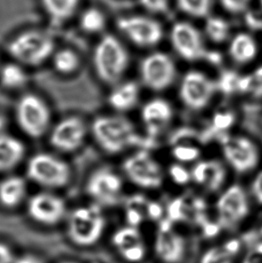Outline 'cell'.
<instances>
[{"label": "cell", "mask_w": 262, "mask_h": 263, "mask_svg": "<svg viewBox=\"0 0 262 263\" xmlns=\"http://www.w3.org/2000/svg\"><path fill=\"white\" fill-rule=\"evenodd\" d=\"M216 84L200 72L191 71L182 79L180 96L186 106L201 110L209 104L216 90Z\"/></svg>", "instance_id": "cell-16"}, {"label": "cell", "mask_w": 262, "mask_h": 263, "mask_svg": "<svg viewBox=\"0 0 262 263\" xmlns=\"http://www.w3.org/2000/svg\"><path fill=\"white\" fill-rule=\"evenodd\" d=\"M167 215L172 222L193 221V211L189 201L188 196L180 197L172 200L167 206Z\"/></svg>", "instance_id": "cell-31"}, {"label": "cell", "mask_w": 262, "mask_h": 263, "mask_svg": "<svg viewBox=\"0 0 262 263\" xmlns=\"http://www.w3.org/2000/svg\"><path fill=\"white\" fill-rule=\"evenodd\" d=\"M80 0H42L48 17L54 25L65 24L74 16Z\"/></svg>", "instance_id": "cell-25"}, {"label": "cell", "mask_w": 262, "mask_h": 263, "mask_svg": "<svg viewBox=\"0 0 262 263\" xmlns=\"http://www.w3.org/2000/svg\"><path fill=\"white\" fill-rule=\"evenodd\" d=\"M7 128H8L7 118L4 114H0V135L7 133Z\"/></svg>", "instance_id": "cell-49"}, {"label": "cell", "mask_w": 262, "mask_h": 263, "mask_svg": "<svg viewBox=\"0 0 262 263\" xmlns=\"http://www.w3.org/2000/svg\"><path fill=\"white\" fill-rule=\"evenodd\" d=\"M227 176L226 168L216 160L198 163L193 168L192 177L198 184L205 186L210 192H216L223 185Z\"/></svg>", "instance_id": "cell-21"}, {"label": "cell", "mask_w": 262, "mask_h": 263, "mask_svg": "<svg viewBox=\"0 0 262 263\" xmlns=\"http://www.w3.org/2000/svg\"><path fill=\"white\" fill-rule=\"evenodd\" d=\"M173 117L170 104L163 99L153 100L145 104L142 110V118L148 133V137L156 139L163 128L169 124Z\"/></svg>", "instance_id": "cell-20"}, {"label": "cell", "mask_w": 262, "mask_h": 263, "mask_svg": "<svg viewBox=\"0 0 262 263\" xmlns=\"http://www.w3.org/2000/svg\"><path fill=\"white\" fill-rule=\"evenodd\" d=\"M147 203L148 200L141 194H135L125 199L126 220L129 227L136 228L141 223L144 214H146Z\"/></svg>", "instance_id": "cell-29"}, {"label": "cell", "mask_w": 262, "mask_h": 263, "mask_svg": "<svg viewBox=\"0 0 262 263\" xmlns=\"http://www.w3.org/2000/svg\"><path fill=\"white\" fill-rule=\"evenodd\" d=\"M113 243L121 254L135 246L142 245L141 237L137 228L128 227L121 228L114 234Z\"/></svg>", "instance_id": "cell-30"}, {"label": "cell", "mask_w": 262, "mask_h": 263, "mask_svg": "<svg viewBox=\"0 0 262 263\" xmlns=\"http://www.w3.org/2000/svg\"><path fill=\"white\" fill-rule=\"evenodd\" d=\"M15 260L14 252L9 246L0 242V263H14Z\"/></svg>", "instance_id": "cell-43"}, {"label": "cell", "mask_w": 262, "mask_h": 263, "mask_svg": "<svg viewBox=\"0 0 262 263\" xmlns=\"http://www.w3.org/2000/svg\"><path fill=\"white\" fill-rule=\"evenodd\" d=\"M129 62L128 50L117 37L103 36L92 51V66L102 82L115 86L124 76Z\"/></svg>", "instance_id": "cell-2"}, {"label": "cell", "mask_w": 262, "mask_h": 263, "mask_svg": "<svg viewBox=\"0 0 262 263\" xmlns=\"http://www.w3.org/2000/svg\"><path fill=\"white\" fill-rule=\"evenodd\" d=\"M0 65H1V64H0Z\"/></svg>", "instance_id": "cell-55"}, {"label": "cell", "mask_w": 262, "mask_h": 263, "mask_svg": "<svg viewBox=\"0 0 262 263\" xmlns=\"http://www.w3.org/2000/svg\"><path fill=\"white\" fill-rule=\"evenodd\" d=\"M173 155L181 162H192L199 157V150L191 146H176L173 150Z\"/></svg>", "instance_id": "cell-37"}, {"label": "cell", "mask_w": 262, "mask_h": 263, "mask_svg": "<svg viewBox=\"0 0 262 263\" xmlns=\"http://www.w3.org/2000/svg\"><path fill=\"white\" fill-rule=\"evenodd\" d=\"M235 115L230 110L218 111L213 116L210 124L207 126L202 132H199V142L207 144L213 139H219L227 135V130L234 125Z\"/></svg>", "instance_id": "cell-24"}, {"label": "cell", "mask_w": 262, "mask_h": 263, "mask_svg": "<svg viewBox=\"0 0 262 263\" xmlns=\"http://www.w3.org/2000/svg\"><path fill=\"white\" fill-rule=\"evenodd\" d=\"M139 2L145 9L155 14H163L169 10V0H139Z\"/></svg>", "instance_id": "cell-38"}, {"label": "cell", "mask_w": 262, "mask_h": 263, "mask_svg": "<svg viewBox=\"0 0 262 263\" xmlns=\"http://www.w3.org/2000/svg\"><path fill=\"white\" fill-rule=\"evenodd\" d=\"M229 52L232 59L239 64L248 63L257 53L256 42L248 33H238L231 43Z\"/></svg>", "instance_id": "cell-26"}, {"label": "cell", "mask_w": 262, "mask_h": 263, "mask_svg": "<svg viewBox=\"0 0 262 263\" xmlns=\"http://www.w3.org/2000/svg\"><path fill=\"white\" fill-rule=\"evenodd\" d=\"M142 82L154 91H162L174 83L176 68L168 55L156 52L145 57L140 65Z\"/></svg>", "instance_id": "cell-11"}, {"label": "cell", "mask_w": 262, "mask_h": 263, "mask_svg": "<svg viewBox=\"0 0 262 263\" xmlns=\"http://www.w3.org/2000/svg\"><path fill=\"white\" fill-rule=\"evenodd\" d=\"M261 233H262V229H261Z\"/></svg>", "instance_id": "cell-54"}, {"label": "cell", "mask_w": 262, "mask_h": 263, "mask_svg": "<svg viewBox=\"0 0 262 263\" xmlns=\"http://www.w3.org/2000/svg\"><path fill=\"white\" fill-rule=\"evenodd\" d=\"M89 125L96 145L109 155H117L131 146L148 150L158 145L156 139L138 135L132 122L122 116L99 115Z\"/></svg>", "instance_id": "cell-1"}, {"label": "cell", "mask_w": 262, "mask_h": 263, "mask_svg": "<svg viewBox=\"0 0 262 263\" xmlns=\"http://www.w3.org/2000/svg\"><path fill=\"white\" fill-rule=\"evenodd\" d=\"M261 5H262V0H261Z\"/></svg>", "instance_id": "cell-53"}, {"label": "cell", "mask_w": 262, "mask_h": 263, "mask_svg": "<svg viewBox=\"0 0 262 263\" xmlns=\"http://www.w3.org/2000/svg\"><path fill=\"white\" fill-rule=\"evenodd\" d=\"M205 30L209 39L214 43H221L228 38L230 26L223 18L210 16L205 22Z\"/></svg>", "instance_id": "cell-32"}, {"label": "cell", "mask_w": 262, "mask_h": 263, "mask_svg": "<svg viewBox=\"0 0 262 263\" xmlns=\"http://www.w3.org/2000/svg\"><path fill=\"white\" fill-rule=\"evenodd\" d=\"M14 120L18 128L30 139H42L48 135L53 125L49 103L35 92L19 96L14 106Z\"/></svg>", "instance_id": "cell-3"}, {"label": "cell", "mask_w": 262, "mask_h": 263, "mask_svg": "<svg viewBox=\"0 0 262 263\" xmlns=\"http://www.w3.org/2000/svg\"><path fill=\"white\" fill-rule=\"evenodd\" d=\"M61 263H78V262H76V261H64V262H61Z\"/></svg>", "instance_id": "cell-51"}, {"label": "cell", "mask_w": 262, "mask_h": 263, "mask_svg": "<svg viewBox=\"0 0 262 263\" xmlns=\"http://www.w3.org/2000/svg\"><path fill=\"white\" fill-rule=\"evenodd\" d=\"M252 191L256 199L258 200V202L262 204V176L260 174L257 176V178L253 181Z\"/></svg>", "instance_id": "cell-45"}, {"label": "cell", "mask_w": 262, "mask_h": 263, "mask_svg": "<svg viewBox=\"0 0 262 263\" xmlns=\"http://www.w3.org/2000/svg\"><path fill=\"white\" fill-rule=\"evenodd\" d=\"M233 256L223 246L209 250L202 257L200 263H233Z\"/></svg>", "instance_id": "cell-36"}, {"label": "cell", "mask_w": 262, "mask_h": 263, "mask_svg": "<svg viewBox=\"0 0 262 263\" xmlns=\"http://www.w3.org/2000/svg\"><path fill=\"white\" fill-rule=\"evenodd\" d=\"M28 181L21 175H7L0 180V205L14 210L28 199Z\"/></svg>", "instance_id": "cell-19"}, {"label": "cell", "mask_w": 262, "mask_h": 263, "mask_svg": "<svg viewBox=\"0 0 262 263\" xmlns=\"http://www.w3.org/2000/svg\"><path fill=\"white\" fill-rule=\"evenodd\" d=\"M25 174L29 181L47 191L64 188L72 178V170L67 161L50 152H39L29 157Z\"/></svg>", "instance_id": "cell-5"}, {"label": "cell", "mask_w": 262, "mask_h": 263, "mask_svg": "<svg viewBox=\"0 0 262 263\" xmlns=\"http://www.w3.org/2000/svg\"><path fill=\"white\" fill-rule=\"evenodd\" d=\"M244 263H262V255L252 251L246 256Z\"/></svg>", "instance_id": "cell-48"}, {"label": "cell", "mask_w": 262, "mask_h": 263, "mask_svg": "<svg viewBox=\"0 0 262 263\" xmlns=\"http://www.w3.org/2000/svg\"><path fill=\"white\" fill-rule=\"evenodd\" d=\"M184 240L173 230V222L165 218L160 223L156 235V253L166 263L180 262L184 255Z\"/></svg>", "instance_id": "cell-17"}, {"label": "cell", "mask_w": 262, "mask_h": 263, "mask_svg": "<svg viewBox=\"0 0 262 263\" xmlns=\"http://www.w3.org/2000/svg\"><path fill=\"white\" fill-rule=\"evenodd\" d=\"M119 31L136 45H156L163 35V26L152 18L141 15L123 16L117 20Z\"/></svg>", "instance_id": "cell-10"}, {"label": "cell", "mask_w": 262, "mask_h": 263, "mask_svg": "<svg viewBox=\"0 0 262 263\" xmlns=\"http://www.w3.org/2000/svg\"><path fill=\"white\" fill-rule=\"evenodd\" d=\"M85 192L101 208L116 206L122 200V181L111 168H97L85 181Z\"/></svg>", "instance_id": "cell-8"}, {"label": "cell", "mask_w": 262, "mask_h": 263, "mask_svg": "<svg viewBox=\"0 0 262 263\" xmlns=\"http://www.w3.org/2000/svg\"><path fill=\"white\" fill-rule=\"evenodd\" d=\"M122 169L132 182L143 188H158L163 182L159 164L145 150L139 151L127 158L122 164Z\"/></svg>", "instance_id": "cell-12"}, {"label": "cell", "mask_w": 262, "mask_h": 263, "mask_svg": "<svg viewBox=\"0 0 262 263\" xmlns=\"http://www.w3.org/2000/svg\"><path fill=\"white\" fill-rule=\"evenodd\" d=\"M29 217L38 224L53 227L67 216L66 201L53 191L43 190L29 197L26 201Z\"/></svg>", "instance_id": "cell-9"}, {"label": "cell", "mask_w": 262, "mask_h": 263, "mask_svg": "<svg viewBox=\"0 0 262 263\" xmlns=\"http://www.w3.org/2000/svg\"><path fill=\"white\" fill-rule=\"evenodd\" d=\"M223 246L224 247V249L227 250V252L230 253L232 256H234L239 252L240 247H241V242H240V241L236 240V239H234V240H230L229 242L224 243Z\"/></svg>", "instance_id": "cell-47"}, {"label": "cell", "mask_w": 262, "mask_h": 263, "mask_svg": "<svg viewBox=\"0 0 262 263\" xmlns=\"http://www.w3.org/2000/svg\"><path fill=\"white\" fill-rule=\"evenodd\" d=\"M219 141L227 161L235 171L242 174L256 167L259 154L255 145L250 139L224 135Z\"/></svg>", "instance_id": "cell-15"}, {"label": "cell", "mask_w": 262, "mask_h": 263, "mask_svg": "<svg viewBox=\"0 0 262 263\" xmlns=\"http://www.w3.org/2000/svg\"><path fill=\"white\" fill-rule=\"evenodd\" d=\"M170 175L176 183L181 185L188 183L192 178L190 173L185 168L178 164H174L171 166Z\"/></svg>", "instance_id": "cell-40"}, {"label": "cell", "mask_w": 262, "mask_h": 263, "mask_svg": "<svg viewBox=\"0 0 262 263\" xmlns=\"http://www.w3.org/2000/svg\"><path fill=\"white\" fill-rule=\"evenodd\" d=\"M198 140L199 141V132L191 127H181L171 133L169 143L172 146H184V143Z\"/></svg>", "instance_id": "cell-35"}, {"label": "cell", "mask_w": 262, "mask_h": 263, "mask_svg": "<svg viewBox=\"0 0 262 263\" xmlns=\"http://www.w3.org/2000/svg\"><path fill=\"white\" fill-rule=\"evenodd\" d=\"M221 228L234 229L249 212V204L245 190L240 185H233L220 197L216 203Z\"/></svg>", "instance_id": "cell-14"}, {"label": "cell", "mask_w": 262, "mask_h": 263, "mask_svg": "<svg viewBox=\"0 0 262 263\" xmlns=\"http://www.w3.org/2000/svg\"><path fill=\"white\" fill-rule=\"evenodd\" d=\"M202 230L204 233V235L208 238H211L216 236L219 233L220 227L219 224H214L212 222H209V219L205 221V223L201 224Z\"/></svg>", "instance_id": "cell-44"}, {"label": "cell", "mask_w": 262, "mask_h": 263, "mask_svg": "<svg viewBox=\"0 0 262 263\" xmlns=\"http://www.w3.org/2000/svg\"><path fill=\"white\" fill-rule=\"evenodd\" d=\"M108 96V103L117 111L130 110L138 103L139 88L136 82H127L115 85Z\"/></svg>", "instance_id": "cell-23"}, {"label": "cell", "mask_w": 262, "mask_h": 263, "mask_svg": "<svg viewBox=\"0 0 262 263\" xmlns=\"http://www.w3.org/2000/svg\"><path fill=\"white\" fill-rule=\"evenodd\" d=\"M55 51L53 37L39 30L21 32L7 44V52L13 61L25 68L42 66L51 60Z\"/></svg>", "instance_id": "cell-4"}, {"label": "cell", "mask_w": 262, "mask_h": 263, "mask_svg": "<svg viewBox=\"0 0 262 263\" xmlns=\"http://www.w3.org/2000/svg\"><path fill=\"white\" fill-rule=\"evenodd\" d=\"M79 25L83 32L96 34L103 32L106 26V18L102 11L91 7L85 9L79 18Z\"/></svg>", "instance_id": "cell-28"}, {"label": "cell", "mask_w": 262, "mask_h": 263, "mask_svg": "<svg viewBox=\"0 0 262 263\" xmlns=\"http://www.w3.org/2000/svg\"><path fill=\"white\" fill-rule=\"evenodd\" d=\"M90 135V125L78 115H68L55 122L48 134L54 150L61 154L77 152Z\"/></svg>", "instance_id": "cell-7"}, {"label": "cell", "mask_w": 262, "mask_h": 263, "mask_svg": "<svg viewBox=\"0 0 262 263\" xmlns=\"http://www.w3.org/2000/svg\"><path fill=\"white\" fill-rule=\"evenodd\" d=\"M50 61L54 70L61 76L74 75L81 67V59L78 52L67 48L56 50Z\"/></svg>", "instance_id": "cell-27"}, {"label": "cell", "mask_w": 262, "mask_h": 263, "mask_svg": "<svg viewBox=\"0 0 262 263\" xmlns=\"http://www.w3.org/2000/svg\"><path fill=\"white\" fill-rule=\"evenodd\" d=\"M26 151L25 143L17 137L7 132L0 135V174L10 175L23 164Z\"/></svg>", "instance_id": "cell-18"}, {"label": "cell", "mask_w": 262, "mask_h": 263, "mask_svg": "<svg viewBox=\"0 0 262 263\" xmlns=\"http://www.w3.org/2000/svg\"><path fill=\"white\" fill-rule=\"evenodd\" d=\"M29 82L28 72L25 66L16 61L0 65V86L7 91H21Z\"/></svg>", "instance_id": "cell-22"}, {"label": "cell", "mask_w": 262, "mask_h": 263, "mask_svg": "<svg viewBox=\"0 0 262 263\" xmlns=\"http://www.w3.org/2000/svg\"><path fill=\"white\" fill-rule=\"evenodd\" d=\"M241 77L237 72L224 70L221 73L218 81L216 83V88L226 96H231L234 92H240V81Z\"/></svg>", "instance_id": "cell-34"}, {"label": "cell", "mask_w": 262, "mask_h": 263, "mask_svg": "<svg viewBox=\"0 0 262 263\" xmlns=\"http://www.w3.org/2000/svg\"><path fill=\"white\" fill-rule=\"evenodd\" d=\"M251 76L250 92L255 98H262V67L257 68Z\"/></svg>", "instance_id": "cell-41"}, {"label": "cell", "mask_w": 262, "mask_h": 263, "mask_svg": "<svg viewBox=\"0 0 262 263\" xmlns=\"http://www.w3.org/2000/svg\"><path fill=\"white\" fill-rule=\"evenodd\" d=\"M260 139H262V136H261V137H260Z\"/></svg>", "instance_id": "cell-52"}, {"label": "cell", "mask_w": 262, "mask_h": 263, "mask_svg": "<svg viewBox=\"0 0 262 263\" xmlns=\"http://www.w3.org/2000/svg\"><path fill=\"white\" fill-rule=\"evenodd\" d=\"M178 7L185 14L197 18L209 16L213 0H176Z\"/></svg>", "instance_id": "cell-33"}, {"label": "cell", "mask_w": 262, "mask_h": 263, "mask_svg": "<svg viewBox=\"0 0 262 263\" xmlns=\"http://www.w3.org/2000/svg\"><path fill=\"white\" fill-rule=\"evenodd\" d=\"M146 215L153 220H157L163 216V206L159 203L148 201L146 206Z\"/></svg>", "instance_id": "cell-42"}, {"label": "cell", "mask_w": 262, "mask_h": 263, "mask_svg": "<svg viewBox=\"0 0 262 263\" xmlns=\"http://www.w3.org/2000/svg\"><path fill=\"white\" fill-rule=\"evenodd\" d=\"M14 263H45L43 259L33 254H24L15 258Z\"/></svg>", "instance_id": "cell-46"}, {"label": "cell", "mask_w": 262, "mask_h": 263, "mask_svg": "<svg viewBox=\"0 0 262 263\" xmlns=\"http://www.w3.org/2000/svg\"><path fill=\"white\" fill-rule=\"evenodd\" d=\"M220 3L229 13L240 14L247 9L251 0H220Z\"/></svg>", "instance_id": "cell-39"}, {"label": "cell", "mask_w": 262, "mask_h": 263, "mask_svg": "<svg viewBox=\"0 0 262 263\" xmlns=\"http://www.w3.org/2000/svg\"><path fill=\"white\" fill-rule=\"evenodd\" d=\"M104 228L102 208L95 203L78 206L67 215V235L76 246L90 247L96 245Z\"/></svg>", "instance_id": "cell-6"}, {"label": "cell", "mask_w": 262, "mask_h": 263, "mask_svg": "<svg viewBox=\"0 0 262 263\" xmlns=\"http://www.w3.org/2000/svg\"><path fill=\"white\" fill-rule=\"evenodd\" d=\"M171 42L174 50L187 61L207 60L210 62L211 51L205 50L200 32L187 22H179L171 31Z\"/></svg>", "instance_id": "cell-13"}, {"label": "cell", "mask_w": 262, "mask_h": 263, "mask_svg": "<svg viewBox=\"0 0 262 263\" xmlns=\"http://www.w3.org/2000/svg\"><path fill=\"white\" fill-rule=\"evenodd\" d=\"M247 238H249V241L252 242L253 243L252 246V251L255 252V253H259L260 255H262V242H254L253 240H251V238L247 235Z\"/></svg>", "instance_id": "cell-50"}]
</instances>
